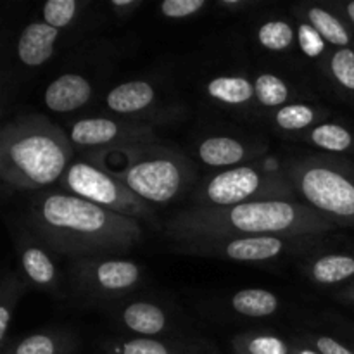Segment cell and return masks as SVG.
<instances>
[{
  "instance_id": "6da1fadb",
  "label": "cell",
  "mask_w": 354,
  "mask_h": 354,
  "mask_svg": "<svg viewBox=\"0 0 354 354\" xmlns=\"http://www.w3.org/2000/svg\"><path fill=\"white\" fill-rule=\"evenodd\" d=\"M28 223L48 249L76 259L124 254L144 241L138 220L68 192L35 197L28 209Z\"/></svg>"
},
{
  "instance_id": "7a4b0ae2",
  "label": "cell",
  "mask_w": 354,
  "mask_h": 354,
  "mask_svg": "<svg viewBox=\"0 0 354 354\" xmlns=\"http://www.w3.org/2000/svg\"><path fill=\"white\" fill-rule=\"evenodd\" d=\"M335 225L297 201H265L230 207L194 206L171 218V239L183 237H325Z\"/></svg>"
},
{
  "instance_id": "3957f363",
  "label": "cell",
  "mask_w": 354,
  "mask_h": 354,
  "mask_svg": "<svg viewBox=\"0 0 354 354\" xmlns=\"http://www.w3.org/2000/svg\"><path fill=\"white\" fill-rule=\"evenodd\" d=\"M75 156L68 135L41 114H23L0 131V175L17 190L59 182Z\"/></svg>"
},
{
  "instance_id": "277c9868",
  "label": "cell",
  "mask_w": 354,
  "mask_h": 354,
  "mask_svg": "<svg viewBox=\"0 0 354 354\" xmlns=\"http://www.w3.org/2000/svg\"><path fill=\"white\" fill-rule=\"evenodd\" d=\"M123 161L121 168H102L149 204H168L192 185V162L182 152L159 144L131 145L100 152Z\"/></svg>"
},
{
  "instance_id": "5b68a950",
  "label": "cell",
  "mask_w": 354,
  "mask_h": 354,
  "mask_svg": "<svg viewBox=\"0 0 354 354\" xmlns=\"http://www.w3.org/2000/svg\"><path fill=\"white\" fill-rule=\"evenodd\" d=\"M287 178L304 204L337 227L354 225V161L337 154L290 159Z\"/></svg>"
},
{
  "instance_id": "8992f818",
  "label": "cell",
  "mask_w": 354,
  "mask_h": 354,
  "mask_svg": "<svg viewBox=\"0 0 354 354\" xmlns=\"http://www.w3.org/2000/svg\"><path fill=\"white\" fill-rule=\"evenodd\" d=\"M194 197L199 207H230L265 201H296L297 192L283 168L242 165L211 176Z\"/></svg>"
},
{
  "instance_id": "52a82bcc",
  "label": "cell",
  "mask_w": 354,
  "mask_h": 354,
  "mask_svg": "<svg viewBox=\"0 0 354 354\" xmlns=\"http://www.w3.org/2000/svg\"><path fill=\"white\" fill-rule=\"evenodd\" d=\"M324 237H183L173 239L182 254L227 259L241 263H265L282 256L304 252Z\"/></svg>"
},
{
  "instance_id": "ba28073f",
  "label": "cell",
  "mask_w": 354,
  "mask_h": 354,
  "mask_svg": "<svg viewBox=\"0 0 354 354\" xmlns=\"http://www.w3.org/2000/svg\"><path fill=\"white\" fill-rule=\"evenodd\" d=\"M59 183L71 196L88 201L123 216L147 221L154 218L152 204L140 199L123 182L92 162H73L59 180Z\"/></svg>"
},
{
  "instance_id": "9c48e42d",
  "label": "cell",
  "mask_w": 354,
  "mask_h": 354,
  "mask_svg": "<svg viewBox=\"0 0 354 354\" xmlns=\"http://www.w3.org/2000/svg\"><path fill=\"white\" fill-rule=\"evenodd\" d=\"M73 145L106 152L131 145L156 144V131L140 121H118L109 118H85L76 121L69 131Z\"/></svg>"
},
{
  "instance_id": "30bf717a",
  "label": "cell",
  "mask_w": 354,
  "mask_h": 354,
  "mask_svg": "<svg viewBox=\"0 0 354 354\" xmlns=\"http://www.w3.org/2000/svg\"><path fill=\"white\" fill-rule=\"evenodd\" d=\"M75 277L82 290L111 299L130 294L140 283L142 270L130 259L80 258L75 263Z\"/></svg>"
},
{
  "instance_id": "8fae6325",
  "label": "cell",
  "mask_w": 354,
  "mask_h": 354,
  "mask_svg": "<svg viewBox=\"0 0 354 354\" xmlns=\"http://www.w3.org/2000/svg\"><path fill=\"white\" fill-rule=\"evenodd\" d=\"M92 99V85L82 75L68 73L55 78L45 90V106L54 113H73Z\"/></svg>"
},
{
  "instance_id": "7c38bea8",
  "label": "cell",
  "mask_w": 354,
  "mask_h": 354,
  "mask_svg": "<svg viewBox=\"0 0 354 354\" xmlns=\"http://www.w3.org/2000/svg\"><path fill=\"white\" fill-rule=\"evenodd\" d=\"M59 30L45 21H35L24 26L17 40V57L28 68H38L54 55Z\"/></svg>"
},
{
  "instance_id": "4fadbf2b",
  "label": "cell",
  "mask_w": 354,
  "mask_h": 354,
  "mask_svg": "<svg viewBox=\"0 0 354 354\" xmlns=\"http://www.w3.org/2000/svg\"><path fill=\"white\" fill-rule=\"evenodd\" d=\"M261 154V149H252L239 138L232 137H209L203 140L197 147V156L201 161L211 168L221 166H242L249 159H256Z\"/></svg>"
},
{
  "instance_id": "5bb4252c",
  "label": "cell",
  "mask_w": 354,
  "mask_h": 354,
  "mask_svg": "<svg viewBox=\"0 0 354 354\" xmlns=\"http://www.w3.org/2000/svg\"><path fill=\"white\" fill-rule=\"evenodd\" d=\"M154 86L144 80H133L118 85L106 97V104L113 113L118 114H138L154 104Z\"/></svg>"
},
{
  "instance_id": "9a60e30c",
  "label": "cell",
  "mask_w": 354,
  "mask_h": 354,
  "mask_svg": "<svg viewBox=\"0 0 354 354\" xmlns=\"http://www.w3.org/2000/svg\"><path fill=\"white\" fill-rule=\"evenodd\" d=\"M121 322L130 332L138 337H156L168 327V317L165 311L149 301H135L121 313Z\"/></svg>"
},
{
  "instance_id": "2e32d148",
  "label": "cell",
  "mask_w": 354,
  "mask_h": 354,
  "mask_svg": "<svg viewBox=\"0 0 354 354\" xmlns=\"http://www.w3.org/2000/svg\"><path fill=\"white\" fill-rule=\"evenodd\" d=\"M19 256L26 280H30L38 289H54L57 283V268L41 245L24 241L21 244Z\"/></svg>"
},
{
  "instance_id": "e0dca14e",
  "label": "cell",
  "mask_w": 354,
  "mask_h": 354,
  "mask_svg": "<svg viewBox=\"0 0 354 354\" xmlns=\"http://www.w3.org/2000/svg\"><path fill=\"white\" fill-rule=\"evenodd\" d=\"M75 348L73 339L64 332H37L23 337L16 344L2 349V354H69Z\"/></svg>"
},
{
  "instance_id": "ac0fdd59",
  "label": "cell",
  "mask_w": 354,
  "mask_h": 354,
  "mask_svg": "<svg viewBox=\"0 0 354 354\" xmlns=\"http://www.w3.org/2000/svg\"><path fill=\"white\" fill-rule=\"evenodd\" d=\"M308 277L320 286H335L354 277V256L325 254L315 258L306 268Z\"/></svg>"
},
{
  "instance_id": "d6986e66",
  "label": "cell",
  "mask_w": 354,
  "mask_h": 354,
  "mask_svg": "<svg viewBox=\"0 0 354 354\" xmlns=\"http://www.w3.org/2000/svg\"><path fill=\"white\" fill-rule=\"evenodd\" d=\"M206 92L211 99L228 106H244L256 99L254 82L244 76H218L206 83Z\"/></svg>"
},
{
  "instance_id": "ffe728a7",
  "label": "cell",
  "mask_w": 354,
  "mask_h": 354,
  "mask_svg": "<svg viewBox=\"0 0 354 354\" xmlns=\"http://www.w3.org/2000/svg\"><path fill=\"white\" fill-rule=\"evenodd\" d=\"M230 306L244 317L265 318L279 310L280 301L266 289H242L232 297Z\"/></svg>"
},
{
  "instance_id": "44dd1931",
  "label": "cell",
  "mask_w": 354,
  "mask_h": 354,
  "mask_svg": "<svg viewBox=\"0 0 354 354\" xmlns=\"http://www.w3.org/2000/svg\"><path fill=\"white\" fill-rule=\"evenodd\" d=\"M304 140L327 154H342L354 147V135L337 123H324L311 128Z\"/></svg>"
},
{
  "instance_id": "7402d4cb",
  "label": "cell",
  "mask_w": 354,
  "mask_h": 354,
  "mask_svg": "<svg viewBox=\"0 0 354 354\" xmlns=\"http://www.w3.org/2000/svg\"><path fill=\"white\" fill-rule=\"evenodd\" d=\"M235 354H294V349L279 335L245 332L232 339Z\"/></svg>"
},
{
  "instance_id": "603a6c76",
  "label": "cell",
  "mask_w": 354,
  "mask_h": 354,
  "mask_svg": "<svg viewBox=\"0 0 354 354\" xmlns=\"http://www.w3.org/2000/svg\"><path fill=\"white\" fill-rule=\"evenodd\" d=\"M106 354H196L192 349L180 344L158 341L154 337H135L127 341L107 342Z\"/></svg>"
},
{
  "instance_id": "cb8c5ba5",
  "label": "cell",
  "mask_w": 354,
  "mask_h": 354,
  "mask_svg": "<svg viewBox=\"0 0 354 354\" xmlns=\"http://www.w3.org/2000/svg\"><path fill=\"white\" fill-rule=\"evenodd\" d=\"M306 19L308 23H310V26L320 35L322 40L334 45V47L344 48L348 47L349 41H351V37H349L344 24H342L334 14L322 9V7H310V9L306 10Z\"/></svg>"
},
{
  "instance_id": "d4e9b609",
  "label": "cell",
  "mask_w": 354,
  "mask_h": 354,
  "mask_svg": "<svg viewBox=\"0 0 354 354\" xmlns=\"http://www.w3.org/2000/svg\"><path fill=\"white\" fill-rule=\"evenodd\" d=\"M24 290H26V283L16 275H7L2 280V286H0V349H6L9 346L7 335H9L14 313Z\"/></svg>"
},
{
  "instance_id": "484cf974",
  "label": "cell",
  "mask_w": 354,
  "mask_h": 354,
  "mask_svg": "<svg viewBox=\"0 0 354 354\" xmlns=\"http://www.w3.org/2000/svg\"><path fill=\"white\" fill-rule=\"evenodd\" d=\"M325 113L308 104H286L273 114V123L286 131H303L317 123Z\"/></svg>"
},
{
  "instance_id": "4316f807",
  "label": "cell",
  "mask_w": 354,
  "mask_h": 354,
  "mask_svg": "<svg viewBox=\"0 0 354 354\" xmlns=\"http://www.w3.org/2000/svg\"><path fill=\"white\" fill-rule=\"evenodd\" d=\"M256 100L265 107H282L290 97V90L282 78L263 73L254 80Z\"/></svg>"
},
{
  "instance_id": "83f0119b",
  "label": "cell",
  "mask_w": 354,
  "mask_h": 354,
  "mask_svg": "<svg viewBox=\"0 0 354 354\" xmlns=\"http://www.w3.org/2000/svg\"><path fill=\"white\" fill-rule=\"evenodd\" d=\"M294 28L286 21H268L258 30V40L265 48L282 52L294 44Z\"/></svg>"
},
{
  "instance_id": "f1b7e54d",
  "label": "cell",
  "mask_w": 354,
  "mask_h": 354,
  "mask_svg": "<svg viewBox=\"0 0 354 354\" xmlns=\"http://www.w3.org/2000/svg\"><path fill=\"white\" fill-rule=\"evenodd\" d=\"M330 75L342 88L354 92V50L349 47L337 48L328 62Z\"/></svg>"
},
{
  "instance_id": "f546056e",
  "label": "cell",
  "mask_w": 354,
  "mask_h": 354,
  "mask_svg": "<svg viewBox=\"0 0 354 354\" xmlns=\"http://www.w3.org/2000/svg\"><path fill=\"white\" fill-rule=\"evenodd\" d=\"M80 3L76 0H48L44 6V21L55 30L69 26L78 14Z\"/></svg>"
},
{
  "instance_id": "4dcf8cb0",
  "label": "cell",
  "mask_w": 354,
  "mask_h": 354,
  "mask_svg": "<svg viewBox=\"0 0 354 354\" xmlns=\"http://www.w3.org/2000/svg\"><path fill=\"white\" fill-rule=\"evenodd\" d=\"M204 7H206L204 0H166L161 3V12L169 19H183L194 16Z\"/></svg>"
},
{
  "instance_id": "1f68e13d",
  "label": "cell",
  "mask_w": 354,
  "mask_h": 354,
  "mask_svg": "<svg viewBox=\"0 0 354 354\" xmlns=\"http://www.w3.org/2000/svg\"><path fill=\"white\" fill-rule=\"evenodd\" d=\"M310 346L318 354H354L344 344L335 341L334 337H327V335H313L310 337Z\"/></svg>"
},
{
  "instance_id": "d6a6232c",
  "label": "cell",
  "mask_w": 354,
  "mask_h": 354,
  "mask_svg": "<svg viewBox=\"0 0 354 354\" xmlns=\"http://www.w3.org/2000/svg\"><path fill=\"white\" fill-rule=\"evenodd\" d=\"M109 6L111 9L118 10V12H127V10L140 6V2H137V0H111Z\"/></svg>"
},
{
  "instance_id": "836d02e7",
  "label": "cell",
  "mask_w": 354,
  "mask_h": 354,
  "mask_svg": "<svg viewBox=\"0 0 354 354\" xmlns=\"http://www.w3.org/2000/svg\"><path fill=\"white\" fill-rule=\"evenodd\" d=\"M220 6L225 7V9L237 10L241 9V7H245V2H242V0H223V2H220Z\"/></svg>"
},
{
  "instance_id": "e575fe53",
  "label": "cell",
  "mask_w": 354,
  "mask_h": 354,
  "mask_svg": "<svg viewBox=\"0 0 354 354\" xmlns=\"http://www.w3.org/2000/svg\"><path fill=\"white\" fill-rule=\"evenodd\" d=\"M346 14H348V17L351 19V23L354 24V0H353V2L346 3Z\"/></svg>"
},
{
  "instance_id": "d590c367",
  "label": "cell",
  "mask_w": 354,
  "mask_h": 354,
  "mask_svg": "<svg viewBox=\"0 0 354 354\" xmlns=\"http://www.w3.org/2000/svg\"><path fill=\"white\" fill-rule=\"evenodd\" d=\"M342 297L348 301H354V286L349 287V289H346L344 292H342Z\"/></svg>"
},
{
  "instance_id": "8d00e7d4",
  "label": "cell",
  "mask_w": 354,
  "mask_h": 354,
  "mask_svg": "<svg viewBox=\"0 0 354 354\" xmlns=\"http://www.w3.org/2000/svg\"><path fill=\"white\" fill-rule=\"evenodd\" d=\"M294 354H318L313 349H294Z\"/></svg>"
}]
</instances>
